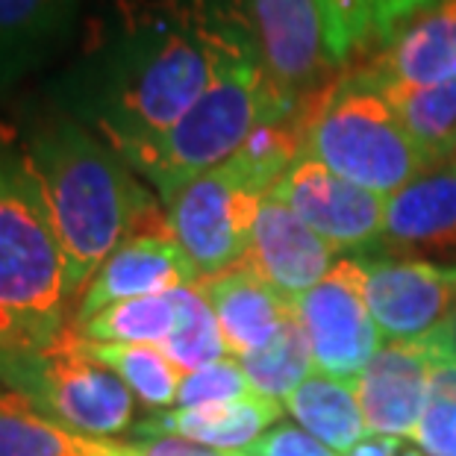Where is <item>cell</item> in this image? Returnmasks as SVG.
<instances>
[{
	"mask_svg": "<svg viewBox=\"0 0 456 456\" xmlns=\"http://www.w3.org/2000/svg\"><path fill=\"white\" fill-rule=\"evenodd\" d=\"M248 60H262L250 0H106L62 80V106L124 157Z\"/></svg>",
	"mask_w": 456,
	"mask_h": 456,
	"instance_id": "6da1fadb",
	"label": "cell"
},
{
	"mask_svg": "<svg viewBox=\"0 0 456 456\" xmlns=\"http://www.w3.org/2000/svg\"><path fill=\"white\" fill-rule=\"evenodd\" d=\"M21 153L60 236L71 304L121 241L168 221L121 153L68 112L38 118Z\"/></svg>",
	"mask_w": 456,
	"mask_h": 456,
	"instance_id": "7a4b0ae2",
	"label": "cell"
},
{
	"mask_svg": "<svg viewBox=\"0 0 456 456\" xmlns=\"http://www.w3.org/2000/svg\"><path fill=\"white\" fill-rule=\"evenodd\" d=\"M65 256L21 148L0 135V351H42L68 333Z\"/></svg>",
	"mask_w": 456,
	"mask_h": 456,
	"instance_id": "3957f363",
	"label": "cell"
},
{
	"mask_svg": "<svg viewBox=\"0 0 456 456\" xmlns=\"http://www.w3.org/2000/svg\"><path fill=\"white\" fill-rule=\"evenodd\" d=\"M304 101L289 94L262 60L236 62L216 77L171 130L124 153V162L168 203L195 177L236 157L259 127L289 118Z\"/></svg>",
	"mask_w": 456,
	"mask_h": 456,
	"instance_id": "277c9868",
	"label": "cell"
},
{
	"mask_svg": "<svg viewBox=\"0 0 456 456\" xmlns=\"http://www.w3.org/2000/svg\"><path fill=\"white\" fill-rule=\"evenodd\" d=\"M304 153L380 198L433 168L392 103L356 68L306 98Z\"/></svg>",
	"mask_w": 456,
	"mask_h": 456,
	"instance_id": "5b68a950",
	"label": "cell"
},
{
	"mask_svg": "<svg viewBox=\"0 0 456 456\" xmlns=\"http://www.w3.org/2000/svg\"><path fill=\"white\" fill-rule=\"evenodd\" d=\"M0 386L86 439L110 442L133 427L135 395L80 351L77 330L42 351H0Z\"/></svg>",
	"mask_w": 456,
	"mask_h": 456,
	"instance_id": "8992f818",
	"label": "cell"
},
{
	"mask_svg": "<svg viewBox=\"0 0 456 456\" xmlns=\"http://www.w3.org/2000/svg\"><path fill=\"white\" fill-rule=\"evenodd\" d=\"M280 177L239 151L165 203V218L200 277L221 274L248 254L262 200Z\"/></svg>",
	"mask_w": 456,
	"mask_h": 456,
	"instance_id": "52a82bcc",
	"label": "cell"
},
{
	"mask_svg": "<svg viewBox=\"0 0 456 456\" xmlns=\"http://www.w3.org/2000/svg\"><path fill=\"white\" fill-rule=\"evenodd\" d=\"M365 286L362 259H338L322 283L295 297V313L313 345L318 374L356 380L383 347Z\"/></svg>",
	"mask_w": 456,
	"mask_h": 456,
	"instance_id": "ba28073f",
	"label": "cell"
},
{
	"mask_svg": "<svg viewBox=\"0 0 456 456\" xmlns=\"http://www.w3.org/2000/svg\"><path fill=\"white\" fill-rule=\"evenodd\" d=\"M277 195L333 250H374L383 232L386 198L338 177L309 153L289 165L274 183Z\"/></svg>",
	"mask_w": 456,
	"mask_h": 456,
	"instance_id": "9c48e42d",
	"label": "cell"
},
{
	"mask_svg": "<svg viewBox=\"0 0 456 456\" xmlns=\"http://www.w3.org/2000/svg\"><path fill=\"white\" fill-rule=\"evenodd\" d=\"M365 295L389 342H419L456 309V265L427 259H362Z\"/></svg>",
	"mask_w": 456,
	"mask_h": 456,
	"instance_id": "30bf717a",
	"label": "cell"
},
{
	"mask_svg": "<svg viewBox=\"0 0 456 456\" xmlns=\"http://www.w3.org/2000/svg\"><path fill=\"white\" fill-rule=\"evenodd\" d=\"M198 280L200 274L195 262L174 239L168 221L159 227H148L121 241L106 256L74 309V327L86 324L101 309L121 304V300L165 295L183 286H195Z\"/></svg>",
	"mask_w": 456,
	"mask_h": 456,
	"instance_id": "8fae6325",
	"label": "cell"
},
{
	"mask_svg": "<svg viewBox=\"0 0 456 456\" xmlns=\"http://www.w3.org/2000/svg\"><path fill=\"white\" fill-rule=\"evenodd\" d=\"M392 259L456 265V162H442L386 198L377 248Z\"/></svg>",
	"mask_w": 456,
	"mask_h": 456,
	"instance_id": "7c38bea8",
	"label": "cell"
},
{
	"mask_svg": "<svg viewBox=\"0 0 456 456\" xmlns=\"http://www.w3.org/2000/svg\"><path fill=\"white\" fill-rule=\"evenodd\" d=\"M436 347L419 342H386L354 380L368 436L412 439L430 397Z\"/></svg>",
	"mask_w": 456,
	"mask_h": 456,
	"instance_id": "4fadbf2b",
	"label": "cell"
},
{
	"mask_svg": "<svg viewBox=\"0 0 456 456\" xmlns=\"http://www.w3.org/2000/svg\"><path fill=\"white\" fill-rule=\"evenodd\" d=\"M268 74L295 98H309L333 71L318 0H250Z\"/></svg>",
	"mask_w": 456,
	"mask_h": 456,
	"instance_id": "5bb4252c",
	"label": "cell"
},
{
	"mask_svg": "<svg viewBox=\"0 0 456 456\" xmlns=\"http://www.w3.org/2000/svg\"><path fill=\"white\" fill-rule=\"evenodd\" d=\"M333 254L336 250L318 232L309 230L283 200L268 191L241 265L274 286L280 295L295 300L330 274V268L336 265Z\"/></svg>",
	"mask_w": 456,
	"mask_h": 456,
	"instance_id": "9a60e30c",
	"label": "cell"
},
{
	"mask_svg": "<svg viewBox=\"0 0 456 456\" xmlns=\"http://www.w3.org/2000/svg\"><path fill=\"white\" fill-rule=\"evenodd\" d=\"M356 68L371 83L436 86L456 80V0H430Z\"/></svg>",
	"mask_w": 456,
	"mask_h": 456,
	"instance_id": "2e32d148",
	"label": "cell"
},
{
	"mask_svg": "<svg viewBox=\"0 0 456 456\" xmlns=\"http://www.w3.org/2000/svg\"><path fill=\"white\" fill-rule=\"evenodd\" d=\"M195 286L216 313L227 351L236 359L268 345L297 315L292 297L280 295L241 262L221 274L200 277Z\"/></svg>",
	"mask_w": 456,
	"mask_h": 456,
	"instance_id": "e0dca14e",
	"label": "cell"
},
{
	"mask_svg": "<svg viewBox=\"0 0 456 456\" xmlns=\"http://www.w3.org/2000/svg\"><path fill=\"white\" fill-rule=\"evenodd\" d=\"M280 415H283V403L262 395H250L241 401L200 406V410H165L148 421L135 424L133 433L139 439L177 436V439H189L212 451L239 453L256 444L280 421Z\"/></svg>",
	"mask_w": 456,
	"mask_h": 456,
	"instance_id": "ac0fdd59",
	"label": "cell"
},
{
	"mask_svg": "<svg viewBox=\"0 0 456 456\" xmlns=\"http://www.w3.org/2000/svg\"><path fill=\"white\" fill-rule=\"evenodd\" d=\"M80 9L83 0H0V89L60 51Z\"/></svg>",
	"mask_w": 456,
	"mask_h": 456,
	"instance_id": "d6986e66",
	"label": "cell"
},
{
	"mask_svg": "<svg viewBox=\"0 0 456 456\" xmlns=\"http://www.w3.org/2000/svg\"><path fill=\"white\" fill-rule=\"evenodd\" d=\"M430 0H318L333 65L377 51Z\"/></svg>",
	"mask_w": 456,
	"mask_h": 456,
	"instance_id": "ffe728a7",
	"label": "cell"
},
{
	"mask_svg": "<svg viewBox=\"0 0 456 456\" xmlns=\"http://www.w3.org/2000/svg\"><path fill=\"white\" fill-rule=\"evenodd\" d=\"M283 410L297 421L300 430L315 436L333 453H351L368 436L354 380L313 374L286 397Z\"/></svg>",
	"mask_w": 456,
	"mask_h": 456,
	"instance_id": "44dd1931",
	"label": "cell"
},
{
	"mask_svg": "<svg viewBox=\"0 0 456 456\" xmlns=\"http://www.w3.org/2000/svg\"><path fill=\"white\" fill-rule=\"evenodd\" d=\"M371 86L380 89L383 98L392 103L397 118L403 121V127L419 142V148L427 153L430 165L451 162L456 157V80L436 83V86H397V83H371Z\"/></svg>",
	"mask_w": 456,
	"mask_h": 456,
	"instance_id": "7402d4cb",
	"label": "cell"
},
{
	"mask_svg": "<svg viewBox=\"0 0 456 456\" xmlns=\"http://www.w3.org/2000/svg\"><path fill=\"white\" fill-rule=\"evenodd\" d=\"M80 351L112 371L118 380L142 401L148 410L165 412L177 406L183 374L177 365L165 356L157 345H112V342H89L77 333Z\"/></svg>",
	"mask_w": 456,
	"mask_h": 456,
	"instance_id": "603a6c76",
	"label": "cell"
},
{
	"mask_svg": "<svg viewBox=\"0 0 456 456\" xmlns=\"http://www.w3.org/2000/svg\"><path fill=\"white\" fill-rule=\"evenodd\" d=\"M0 456H110L106 442L86 439L0 386Z\"/></svg>",
	"mask_w": 456,
	"mask_h": 456,
	"instance_id": "cb8c5ba5",
	"label": "cell"
},
{
	"mask_svg": "<svg viewBox=\"0 0 456 456\" xmlns=\"http://www.w3.org/2000/svg\"><path fill=\"white\" fill-rule=\"evenodd\" d=\"M241 371L248 374L254 392L271 401L283 403L289 395L304 380H309L315 371L313 345L300 318L295 315L280 333L271 338L268 345H262L259 351L239 356Z\"/></svg>",
	"mask_w": 456,
	"mask_h": 456,
	"instance_id": "d4e9b609",
	"label": "cell"
},
{
	"mask_svg": "<svg viewBox=\"0 0 456 456\" xmlns=\"http://www.w3.org/2000/svg\"><path fill=\"white\" fill-rule=\"evenodd\" d=\"M174 324H177V300H174V292H165L112 304L74 330L89 342L159 347L171 336Z\"/></svg>",
	"mask_w": 456,
	"mask_h": 456,
	"instance_id": "484cf974",
	"label": "cell"
},
{
	"mask_svg": "<svg viewBox=\"0 0 456 456\" xmlns=\"http://www.w3.org/2000/svg\"><path fill=\"white\" fill-rule=\"evenodd\" d=\"M177 300V324L171 336L159 345V351L180 368L183 374L198 371L203 365H212L218 359H227V342L218 327V318L207 304V297L198 292V286L174 289Z\"/></svg>",
	"mask_w": 456,
	"mask_h": 456,
	"instance_id": "4316f807",
	"label": "cell"
},
{
	"mask_svg": "<svg viewBox=\"0 0 456 456\" xmlns=\"http://www.w3.org/2000/svg\"><path fill=\"white\" fill-rule=\"evenodd\" d=\"M412 439L430 456H456V362L439 351L433 362L427 410Z\"/></svg>",
	"mask_w": 456,
	"mask_h": 456,
	"instance_id": "83f0119b",
	"label": "cell"
},
{
	"mask_svg": "<svg viewBox=\"0 0 456 456\" xmlns=\"http://www.w3.org/2000/svg\"><path fill=\"white\" fill-rule=\"evenodd\" d=\"M256 395L248 374L241 371L239 359L227 356L212 365H203L198 371H189L180 383L177 410H200V406H218L241 397Z\"/></svg>",
	"mask_w": 456,
	"mask_h": 456,
	"instance_id": "f1b7e54d",
	"label": "cell"
},
{
	"mask_svg": "<svg viewBox=\"0 0 456 456\" xmlns=\"http://www.w3.org/2000/svg\"><path fill=\"white\" fill-rule=\"evenodd\" d=\"M250 456H338L295 424H277L245 451Z\"/></svg>",
	"mask_w": 456,
	"mask_h": 456,
	"instance_id": "f546056e",
	"label": "cell"
},
{
	"mask_svg": "<svg viewBox=\"0 0 456 456\" xmlns=\"http://www.w3.org/2000/svg\"><path fill=\"white\" fill-rule=\"evenodd\" d=\"M106 453L110 456H230L224 451H212L195 444L189 439H177V436H151V439L139 442H106Z\"/></svg>",
	"mask_w": 456,
	"mask_h": 456,
	"instance_id": "4dcf8cb0",
	"label": "cell"
},
{
	"mask_svg": "<svg viewBox=\"0 0 456 456\" xmlns=\"http://www.w3.org/2000/svg\"><path fill=\"white\" fill-rule=\"evenodd\" d=\"M401 451H403L401 439H389V436H365V439L345 456H401Z\"/></svg>",
	"mask_w": 456,
	"mask_h": 456,
	"instance_id": "1f68e13d",
	"label": "cell"
},
{
	"mask_svg": "<svg viewBox=\"0 0 456 456\" xmlns=\"http://www.w3.org/2000/svg\"><path fill=\"white\" fill-rule=\"evenodd\" d=\"M427 342H430L442 356H448V359H453V362H456V309L448 315V322L436 330V333L427 336Z\"/></svg>",
	"mask_w": 456,
	"mask_h": 456,
	"instance_id": "d6a6232c",
	"label": "cell"
},
{
	"mask_svg": "<svg viewBox=\"0 0 456 456\" xmlns=\"http://www.w3.org/2000/svg\"><path fill=\"white\" fill-rule=\"evenodd\" d=\"M401 456H424V453H421V448H403Z\"/></svg>",
	"mask_w": 456,
	"mask_h": 456,
	"instance_id": "836d02e7",
	"label": "cell"
},
{
	"mask_svg": "<svg viewBox=\"0 0 456 456\" xmlns=\"http://www.w3.org/2000/svg\"><path fill=\"white\" fill-rule=\"evenodd\" d=\"M230 456H250V453H245V451H239V453H230Z\"/></svg>",
	"mask_w": 456,
	"mask_h": 456,
	"instance_id": "e575fe53",
	"label": "cell"
},
{
	"mask_svg": "<svg viewBox=\"0 0 456 456\" xmlns=\"http://www.w3.org/2000/svg\"><path fill=\"white\" fill-rule=\"evenodd\" d=\"M453 162H456V157H453Z\"/></svg>",
	"mask_w": 456,
	"mask_h": 456,
	"instance_id": "d590c367",
	"label": "cell"
}]
</instances>
